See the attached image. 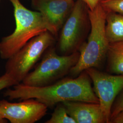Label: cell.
<instances>
[{
	"mask_svg": "<svg viewBox=\"0 0 123 123\" xmlns=\"http://www.w3.org/2000/svg\"><path fill=\"white\" fill-rule=\"evenodd\" d=\"M87 11L90 32L87 41L84 42L79 50L78 61L70 71V74L75 77L88 68H100L106 58L110 45L106 35L107 12L100 4Z\"/></svg>",
	"mask_w": 123,
	"mask_h": 123,
	"instance_id": "3957f363",
	"label": "cell"
},
{
	"mask_svg": "<svg viewBox=\"0 0 123 123\" xmlns=\"http://www.w3.org/2000/svg\"><path fill=\"white\" fill-rule=\"evenodd\" d=\"M48 107L34 98L18 103L0 100V113L11 123H34L47 114Z\"/></svg>",
	"mask_w": 123,
	"mask_h": 123,
	"instance_id": "ba28073f",
	"label": "cell"
},
{
	"mask_svg": "<svg viewBox=\"0 0 123 123\" xmlns=\"http://www.w3.org/2000/svg\"><path fill=\"white\" fill-rule=\"evenodd\" d=\"M106 58L110 73L123 75V42L110 43Z\"/></svg>",
	"mask_w": 123,
	"mask_h": 123,
	"instance_id": "7c38bea8",
	"label": "cell"
},
{
	"mask_svg": "<svg viewBox=\"0 0 123 123\" xmlns=\"http://www.w3.org/2000/svg\"><path fill=\"white\" fill-rule=\"evenodd\" d=\"M110 123H123V110L114 118L111 119Z\"/></svg>",
	"mask_w": 123,
	"mask_h": 123,
	"instance_id": "ac0fdd59",
	"label": "cell"
},
{
	"mask_svg": "<svg viewBox=\"0 0 123 123\" xmlns=\"http://www.w3.org/2000/svg\"><path fill=\"white\" fill-rule=\"evenodd\" d=\"M86 5L88 9L92 10L95 9L97 6L100 4L101 2L104 0H81Z\"/></svg>",
	"mask_w": 123,
	"mask_h": 123,
	"instance_id": "e0dca14e",
	"label": "cell"
},
{
	"mask_svg": "<svg viewBox=\"0 0 123 123\" xmlns=\"http://www.w3.org/2000/svg\"><path fill=\"white\" fill-rule=\"evenodd\" d=\"M7 119H5L2 115L0 113V123H7Z\"/></svg>",
	"mask_w": 123,
	"mask_h": 123,
	"instance_id": "d6986e66",
	"label": "cell"
},
{
	"mask_svg": "<svg viewBox=\"0 0 123 123\" xmlns=\"http://www.w3.org/2000/svg\"><path fill=\"white\" fill-rule=\"evenodd\" d=\"M14 8L16 28L13 33L0 42V57L7 60L31 39L49 31L56 36L54 30L39 12L27 9L19 0H9Z\"/></svg>",
	"mask_w": 123,
	"mask_h": 123,
	"instance_id": "7a4b0ae2",
	"label": "cell"
},
{
	"mask_svg": "<svg viewBox=\"0 0 123 123\" xmlns=\"http://www.w3.org/2000/svg\"><path fill=\"white\" fill-rule=\"evenodd\" d=\"M3 95L10 100L34 98L48 108H52L64 101L98 103L91 80L85 71L74 78H63L53 84L43 87H32L19 83L14 85L13 89H7Z\"/></svg>",
	"mask_w": 123,
	"mask_h": 123,
	"instance_id": "6da1fadb",
	"label": "cell"
},
{
	"mask_svg": "<svg viewBox=\"0 0 123 123\" xmlns=\"http://www.w3.org/2000/svg\"><path fill=\"white\" fill-rule=\"evenodd\" d=\"M55 42V36L49 31L37 36L7 59L5 73L20 83Z\"/></svg>",
	"mask_w": 123,
	"mask_h": 123,
	"instance_id": "5b68a950",
	"label": "cell"
},
{
	"mask_svg": "<svg viewBox=\"0 0 123 123\" xmlns=\"http://www.w3.org/2000/svg\"><path fill=\"white\" fill-rule=\"evenodd\" d=\"M62 103L76 123H106L99 103L83 101H64Z\"/></svg>",
	"mask_w": 123,
	"mask_h": 123,
	"instance_id": "30bf717a",
	"label": "cell"
},
{
	"mask_svg": "<svg viewBox=\"0 0 123 123\" xmlns=\"http://www.w3.org/2000/svg\"><path fill=\"white\" fill-rule=\"evenodd\" d=\"M86 5L77 0L63 26L57 43V49L61 55H69L79 50L84 42L88 19ZM88 11V10H87Z\"/></svg>",
	"mask_w": 123,
	"mask_h": 123,
	"instance_id": "8992f818",
	"label": "cell"
},
{
	"mask_svg": "<svg viewBox=\"0 0 123 123\" xmlns=\"http://www.w3.org/2000/svg\"></svg>",
	"mask_w": 123,
	"mask_h": 123,
	"instance_id": "ffe728a7",
	"label": "cell"
},
{
	"mask_svg": "<svg viewBox=\"0 0 123 123\" xmlns=\"http://www.w3.org/2000/svg\"><path fill=\"white\" fill-rule=\"evenodd\" d=\"M100 5L107 12H113L123 16V0H104Z\"/></svg>",
	"mask_w": 123,
	"mask_h": 123,
	"instance_id": "5bb4252c",
	"label": "cell"
},
{
	"mask_svg": "<svg viewBox=\"0 0 123 123\" xmlns=\"http://www.w3.org/2000/svg\"><path fill=\"white\" fill-rule=\"evenodd\" d=\"M106 35L110 43L123 42V16L113 12H107Z\"/></svg>",
	"mask_w": 123,
	"mask_h": 123,
	"instance_id": "8fae6325",
	"label": "cell"
},
{
	"mask_svg": "<svg viewBox=\"0 0 123 123\" xmlns=\"http://www.w3.org/2000/svg\"><path fill=\"white\" fill-rule=\"evenodd\" d=\"M84 71L92 82L93 91L98 99L106 123H110L112 106L123 89V75L111 74L94 68Z\"/></svg>",
	"mask_w": 123,
	"mask_h": 123,
	"instance_id": "52a82bcc",
	"label": "cell"
},
{
	"mask_svg": "<svg viewBox=\"0 0 123 123\" xmlns=\"http://www.w3.org/2000/svg\"><path fill=\"white\" fill-rule=\"evenodd\" d=\"M43 56L35 69L29 72L22 80V84L43 87L54 83L69 73L79 60V53L76 52L69 55H59L56 49L52 46Z\"/></svg>",
	"mask_w": 123,
	"mask_h": 123,
	"instance_id": "277c9868",
	"label": "cell"
},
{
	"mask_svg": "<svg viewBox=\"0 0 123 123\" xmlns=\"http://www.w3.org/2000/svg\"><path fill=\"white\" fill-rule=\"evenodd\" d=\"M33 7L42 14L56 35L70 14L74 0H31Z\"/></svg>",
	"mask_w": 123,
	"mask_h": 123,
	"instance_id": "9c48e42d",
	"label": "cell"
},
{
	"mask_svg": "<svg viewBox=\"0 0 123 123\" xmlns=\"http://www.w3.org/2000/svg\"><path fill=\"white\" fill-rule=\"evenodd\" d=\"M18 84V82L6 73L0 76V91L6 88L14 86Z\"/></svg>",
	"mask_w": 123,
	"mask_h": 123,
	"instance_id": "2e32d148",
	"label": "cell"
},
{
	"mask_svg": "<svg viewBox=\"0 0 123 123\" xmlns=\"http://www.w3.org/2000/svg\"><path fill=\"white\" fill-rule=\"evenodd\" d=\"M123 110V89L116 98L111 111L110 119Z\"/></svg>",
	"mask_w": 123,
	"mask_h": 123,
	"instance_id": "9a60e30c",
	"label": "cell"
},
{
	"mask_svg": "<svg viewBox=\"0 0 123 123\" xmlns=\"http://www.w3.org/2000/svg\"><path fill=\"white\" fill-rule=\"evenodd\" d=\"M45 123H76V122L67 113L65 107L61 103L57 104V106L51 114V118Z\"/></svg>",
	"mask_w": 123,
	"mask_h": 123,
	"instance_id": "4fadbf2b",
	"label": "cell"
}]
</instances>
